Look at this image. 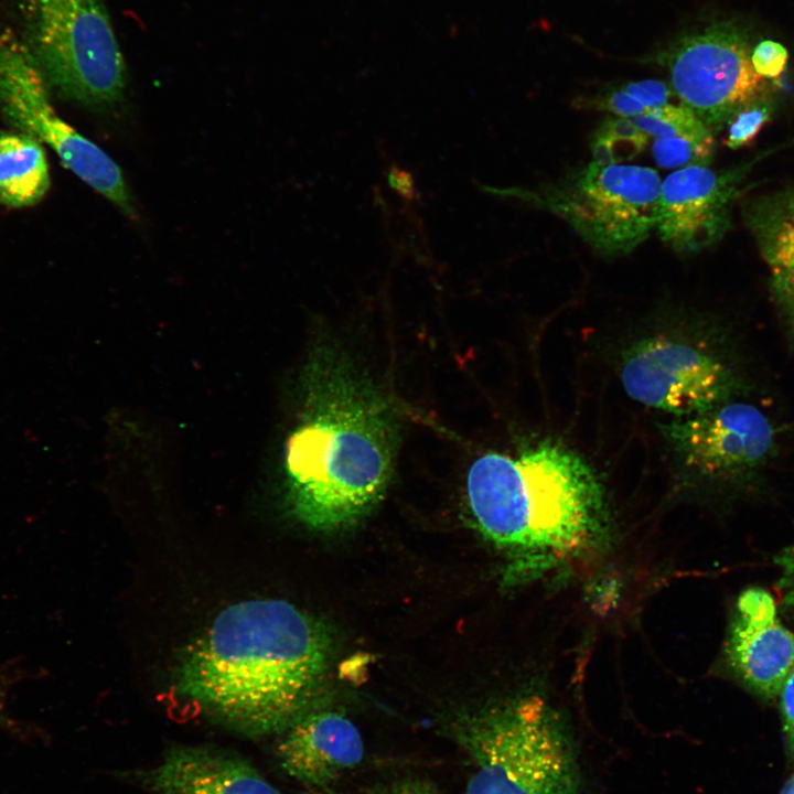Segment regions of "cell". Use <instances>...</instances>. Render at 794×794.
Returning a JSON list of instances; mask_svg holds the SVG:
<instances>
[{
	"mask_svg": "<svg viewBox=\"0 0 794 794\" xmlns=\"http://www.w3.org/2000/svg\"><path fill=\"white\" fill-rule=\"evenodd\" d=\"M319 624L280 599L225 608L183 654L176 688L250 737L282 732L302 715L326 668Z\"/></svg>",
	"mask_w": 794,
	"mask_h": 794,
	"instance_id": "cell-1",
	"label": "cell"
},
{
	"mask_svg": "<svg viewBox=\"0 0 794 794\" xmlns=\"http://www.w3.org/2000/svg\"><path fill=\"white\" fill-rule=\"evenodd\" d=\"M390 468L383 405L342 357L319 354L307 376L304 414L286 447L293 512L316 529L350 524L379 498Z\"/></svg>",
	"mask_w": 794,
	"mask_h": 794,
	"instance_id": "cell-2",
	"label": "cell"
},
{
	"mask_svg": "<svg viewBox=\"0 0 794 794\" xmlns=\"http://www.w3.org/2000/svg\"><path fill=\"white\" fill-rule=\"evenodd\" d=\"M466 493L479 529L519 567L541 570L601 540L603 487L591 466L555 441L516 457L489 452L470 466Z\"/></svg>",
	"mask_w": 794,
	"mask_h": 794,
	"instance_id": "cell-3",
	"label": "cell"
},
{
	"mask_svg": "<svg viewBox=\"0 0 794 794\" xmlns=\"http://www.w3.org/2000/svg\"><path fill=\"white\" fill-rule=\"evenodd\" d=\"M459 732L474 766L464 794H581L572 743L545 700L517 698L470 719Z\"/></svg>",
	"mask_w": 794,
	"mask_h": 794,
	"instance_id": "cell-4",
	"label": "cell"
},
{
	"mask_svg": "<svg viewBox=\"0 0 794 794\" xmlns=\"http://www.w3.org/2000/svg\"><path fill=\"white\" fill-rule=\"evenodd\" d=\"M658 173L633 164L590 162L533 190H493L564 219L600 256L632 253L655 229Z\"/></svg>",
	"mask_w": 794,
	"mask_h": 794,
	"instance_id": "cell-5",
	"label": "cell"
},
{
	"mask_svg": "<svg viewBox=\"0 0 794 794\" xmlns=\"http://www.w3.org/2000/svg\"><path fill=\"white\" fill-rule=\"evenodd\" d=\"M22 8L49 87L94 107L121 99L126 65L103 0H22Z\"/></svg>",
	"mask_w": 794,
	"mask_h": 794,
	"instance_id": "cell-6",
	"label": "cell"
},
{
	"mask_svg": "<svg viewBox=\"0 0 794 794\" xmlns=\"http://www.w3.org/2000/svg\"><path fill=\"white\" fill-rule=\"evenodd\" d=\"M752 49L741 26L721 21L679 37L657 62L667 68L679 103L716 133L770 94L768 82L752 66Z\"/></svg>",
	"mask_w": 794,
	"mask_h": 794,
	"instance_id": "cell-7",
	"label": "cell"
},
{
	"mask_svg": "<svg viewBox=\"0 0 794 794\" xmlns=\"http://www.w3.org/2000/svg\"><path fill=\"white\" fill-rule=\"evenodd\" d=\"M662 428L689 472L730 490L758 485L776 455L777 431L772 420L755 405L738 398Z\"/></svg>",
	"mask_w": 794,
	"mask_h": 794,
	"instance_id": "cell-8",
	"label": "cell"
},
{
	"mask_svg": "<svg viewBox=\"0 0 794 794\" xmlns=\"http://www.w3.org/2000/svg\"><path fill=\"white\" fill-rule=\"evenodd\" d=\"M28 47L0 36V106L21 131L47 144L75 175L119 208L131 196L118 164L55 111Z\"/></svg>",
	"mask_w": 794,
	"mask_h": 794,
	"instance_id": "cell-9",
	"label": "cell"
},
{
	"mask_svg": "<svg viewBox=\"0 0 794 794\" xmlns=\"http://www.w3.org/2000/svg\"><path fill=\"white\" fill-rule=\"evenodd\" d=\"M621 382L633 400L680 417L738 398L742 388L734 367L716 352L663 336L629 351Z\"/></svg>",
	"mask_w": 794,
	"mask_h": 794,
	"instance_id": "cell-10",
	"label": "cell"
},
{
	"mask_svg": "<svg viewBox=\"0 0 794 794\" xmlns=\"http://www.w3.org/2000/svg\"><path fill=\"white\" fill-rule=\"evenodd\" d=\"M775 149H766L728 169L688 165L661 184L655 229L678 254L711 247L731 226L732 206L753 168Z\"/></svg>",
	"mask_w": 794,
	"mask_h": 794,
	"instance_id": "cell-11",
	"label": "cell"
},
{
	"mask_svg": "<svg viewBox=\"0 0 794 794\" xmlns=\"http://www.w3.org/2000/svg\"><path fill=\"white\" fill-rule=\"evenodd\" d=\"M730 665L757 695L773 699L794 667V633L777 618L770 592L753 587L737 600L727 642Z\"/></svg>",
	"mask_w": 794,
	"mask_h": 794,
	"instance_id": "cell-12",
	"label": "cell"
},
{
	"mask_svg": "<svg viewBox=\"0 0 794 794\" xmlns=\"http://www.w3.org/2000/svg\"><path fill=\"white\" fill-rule=\"evenodd\" d=\"M280 768L312 790L326 788L364 757L355 725L334 710L308 711L292 722L276 745Z\"/></svg>",
	"mask_w": 794,
	"mask_h": 794,
	"instance_id": "cell-13",
	"label": "cell"
},
{
	"mask_svg": "<svg viewBox=\"0 0 794 794\" xmlns=\"http://www.w3.org/2000/svg\"><path fill=\"white\" fill-rule=\"evenodd\" d=\"M137 777L149 794H282L246 759L206 745L168 750Z\"/></svg>",
	"mask_w": 794,
	"mask_h": 794,
	"instance_id": "cell-14",
	"label": "cell"
},
{
	"mask_svg": "<svg viewBox=\"0 0 794 794\" xmlns=\"http://www.w3.org/2000/svg\"><path fill=\"white\" fill-rule=\"evenodd\" d=\"M50 187L42 143L29 133H0V203L14 207L36 204Z\"/></svg>",
	"mask_w": 794,
	"mask_h": 794,
	"instance_id": "cell-15",
	"label": "cell"
},
{
	"mask_svg": "<svg viewBox=\"0 0 794 794\" xmlns=\"http://www.w3.org/2000/svg\"><path fill=\"white\" fill-rule=\"evenodd\" d=\"M743 218L771 271L794 273V189L747 201Z\"/></svg>",
	"mask_w": 794,
	"mask_h": 794,
	"instance_id": "cell-16",
	"label": "cell"
},
{
	"mask_svg": "<svg viewBox=\"0 0 794 794\" xmlns=\"http://www.w3.org/2000/svg\"><path fill=\"white\" fill-rule=\"evenodd\" d=\"M648 136L631 118L608 117L591 135L593 161L601 164H623L639 155L646 147Z\"/></svg>",
	"mask_w": 794,
	"mask_h": 794,
	"instance_id": "cell-17",
	"label": "cell"
},
{
	"mask_svg": "<svg viewBox=\"0 0 794 794\" xmlns=\"http://www.w3.org/2000/svg\"><path fill=\"white\" fill-rule=\"evenodd\" d=\"M631 119L654 140L713 136V132L680 103L651 109Z\"/></svg>",
	"mask_w": 794,
	"mask_h": 794,
	"instance_id": "cell-18",
	"label": "cell"
},
{
	"mask_svg": "<svg viewBox=\"0 0 794 794\" xmlns=\"http://www.w3.org/2000/svg\"><path fill=\"white\" fill-rule=\"evenodd\" d=\"M715 152L713 136L654 140L652 153L661 168L708 165Z\"/></svg>",
	"mask_w": 794,
	"mask_h": 794,
	"instance_id": "cell-19",
	"label": "cell"
},
{
	"mask_svg": "<svg viewBox=\"0 0 794 794\" xmlns=\"http://www.w3.org/2000/svg\"><path fill=\"white\" fill-rule=\"evenodd\" d=\"M775 110V101L766 95L739 111L728 124L725 144L732 150L750 143L771 119Z\"/></svg>",
	"mask_w": 794,
	"mask_h": 794,
	"instance_id": "cell-20",
	"label": "cell"
},
{
	"mask_svg": "<svg viewBox=\"0 0 794 794\" xmlns=\"http://www.w3.org/2000/svg\"><path fill=\"white\" fill-rule=\"evenodd\" d=\"M788 52L780 42L763 40L751 52L754 71L763 78L779 77L786 68Z\"/></svg>",
	"mask_w": 794,
	"mask_h": 794,
	"instance_id": "cell-21",
	"label": "cell"
},
{
	"mask_svg": "<svg viewBox=\"0 0 794 794\" xmlns=\"http://www.w3.org/2000/svg\"><path fill=\"white\" fill-rule=\"evenodd\" d=\"M586 106L623 118H633L648 111L641 101L626 93L621 85L590 99Z\"/></svg>",
	"mask_w": 794,
	"mask_h": 794,
	"instance_id": "cell-22",
	"label": "cell"
},
{
	"mask_svg": "<svg viewBox=\"0 0 794 794\" xmlns=\"http://www.w3.org/2000/svg\"><path fill=\"white\" fill-rule=\"evenodd\" d=\"M631 96L641 101L647 110L673 104L677 98L669 84L657 79H642L621 85Z\"/></svg>",
	"mask_w": 794,
	"mask_h": 794,
	"instance_id": "cell-23",
	"label": "cell"
},
{
	"mask_svg": "<svg viewBox=\"0 0 794 794\" xmlns=\"http://www.w3.org/2000/svg\"><path fill=\"white\" fill-rule=\"evenodd\" d=\"M770 287L781 316L794 341V273L771 271Z\"/></svg>",
	"mask_w": 794,
	"mask_h": 794,
	"instance_id": "cell-24",
	"label": "cell"
},
{
	"mask_svg": "<svg viewBox=\"0 0 794 794\" xmlns=\"http://www.w3.org/2000/svg\"><path fill=\"white\" fill-rule=\"evenodd\" d=\"M774 562L779 569L776 586L782 605L794 614V539L775 555Z\"/></svg>",
	"mask_w": 794,
	"mask_h": 794,
	"instance_id": "cell-25",
	"label": "cell"
},
{
	"mask_svg": "<svg viewBox=\"0 0 794 794\" xmlns=\"http://www.w3.org/2000/svg\"><path fill=\"white\" fill-rule=\"evenodd\" d=\"M366 794H440L434 785L419 777H401L371 788Z\"/></svg>",
	"mask_w": 794,
	"mask_h": 794,
	"instance_id": "cell-26",
	"label": "cell"
},
{
	"mask_svg": "<svg viewBox=\"0 0 794 794\" xmlns=\"http://www.w3.org/2000/svg\"><path fill=\"white\" fill-rule=\"evenodd\" d=\"M780 696L783 732L790 751L794 754V667L784 680Z\"/></svg>",
	"mask_w": 794,
	"mask_h": 794,
	"instance_id": "cell-27",
	"label": "cell"
},
{
	"mask_svg": "<svg viewBox=\"0 0 794 794\" xmlns=\"http://www.w3.org/2000/svg\"><path fill=\"white\" fill-rule=\"evenodd\" d=\"M387 180L389 186L407 201H414L417 197L414 176L406 170L391 165L389 168Z\"/></svg>",
	"mask_w": 794,
	"mask_h": 794,
	"instance_id": "cell-28",
	"label": "cell"
},
{
	"mask_svg": "<svg viewBox=\"0 0 794 794\" xmlns=\"http://www.w3.org/2000/svg\"><path fill=\"white\" fill-rule=\"evenodd\" d=\"M8 682V676L2 670H0V726L8 723L10 725V720H8L6 712V696Z\"/></svg>",
	"mask_w": 794,
	"mask_h": 794,
	"instance_id": "cell-29",
	"label": "cell"
},
{
	"mask_svg": "<svg viewBox=\"0 0 794 794\" xmlns=\"http://www.w3.org/2000/svg\"><path fill=\"white\" fill-rule=\"evenodd\" d=\"M312 792H313V794H336L335 792H333V791L330 790L329 787H326V788H321V790H312Z\"/></svg>",
	"mask_w": 794,
	"mask_h": 794,
	"instance_id": "cell-30",
	"label": "cell"
},
{
	"mask_svg": "<svg viewBox=\"0 0 794 794\" xmlns=\"http://www.w3.org/2000/svg\"><path fill=\"white\" fill-rule=\"evenodd\" d=\"M780 794H788V787H787L786 784L783 786V788H782V791L780 792Z\"/></svg>",
	"mask_w": 794,
	"mask_h": 794,
	"instance_id": "cell-31",
	"label": "cell"
}]
</instances>
